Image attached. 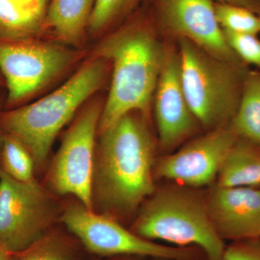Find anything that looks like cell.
Returning <instances> with one entry per match:
<instances>
[{
	"mask_svg": "<svg viewBox=\"0 0 260 260\" xmlns=\"http://www.w3.org/2000/svg\"><path fill=\"white\" fill-rule=\"evenodd\" d=\"M145 119L129 113L100 133L93 191L114 218L135 217L157 187L155 144Z\"/></svg>",
	"mask_w": 260,
	"mask_h": 260,
	"instance_id": "cell-1",
	"label": "cell"
},
{
	"mask_svg": "<svg viewBox=\"0 0 260 260\" xmlns=\"http://www.w3.org/2000/svg\"><path fill=\"white\" fill-rule=\"evenodd\" d=\"M166 49L145 22L129 24L98 47L96 57L112 64L110 90L102 107L100 133L126 114L146 117L161 71Z\"/></svg>",
	"mask_w": 260,
	"mask_h": 260,
	"instance_id": "cell-2",
	"label": "cell"
},
{
	"mask_svg": "<svg viewBox=\"0 0 260 260\" xmlns=\"http://www.w3.org/2000/svg\"><path fill=\"white\" fill-rule=\"evenodd\" d=\"M129 229L152 242L197 246L206 260H224L226 245L210 220L203 189L174 182L157 186L140 207Z\"/></svg>",
	"mask_w": 260,
	"mask_h": 260,
	"instance_id": "cell-3",
	"label": "cell"
},
{
	"mask_svg": "<svg viewBox=\"0 0 260 260\" xmlns=\"http://www.w3.org/2000/svg\"><path fill=\"white\" fill-rule=\"evenodd\" d=\"M106 76V61L93 59L45 97L3 111L0 116L3 133L11 135L27 148L36 166L42 165L63 126L101 88Z\"/></svg>",
	"mask_w": 260,
	"mask_h": 260,
	"instance_id": "cell-4",
	"label": "cell"
},
{
	"mask_svg": "<svg viewBox=\"0 0 260 260\" xmlns=\"http://www.w3.org/2000/svg\"><path fill=\"white\" fill-rule=\"evenodd\" d=\"M183 91L193 115L208 131L229 125L237 112L249 69L220 60L179 39Z\"/></svg>",
	"mask_w": 260,
	"mask_h": 260,
	"instance_id": "cell-5",
	"label": "cell"
},
{
	"mask_svg": "<svg viewBox=\"0 0 260 260\" xmlns=\"http://www.w3.org/2000/svg\"><path fill=\"white\" fill-rule=\"evenodd\" d=\"M61 222L88 252L99 257L139 256L150 259L206 260L197 246L164 245L143 239L116 219L100 215L80 203L64 210Z\"/></svg>",
	"mask_w": 260,
	"mask_h": 260,
	"instance_id": "cell-6",
	"label": "cell"
},
{
	"mask_svg": "<svg viewBox=\"0 0 260 260\" xmlns=\"http://www.w3.org/2000/svg\"><path fill=\"white\" fill-rule=\"evenodd\" d=\"M73 51L32 39L0 40V73L5 81V110L26 104L75 59Z\"/></svg>",
	"mask_w": 260,
	"mask_h": 260,
	"instance_id": "cell-7",
	"label": "cell"
},
{
	"mask_svg": "<svg viewBox=\"0 0 260 260\" xmlns=\"http://www.w3.org/2000/svg\"><path fill=\"white\" fill-rule=\"evenodd\" d=\"M102 107L90 104L78 114L61 142L49 172L51 188L60 194L73 195L93 210L95 139Z\"/></svg>",
	"mask_w": 260,
	"mask_h": 260,
	"instance_id": "cell-8",
	"label": "cell"
},
{
	"mask_svg": "<svg viewBox=\"0 0 260 260\" xmlns=\"http://www.w3.org/2000/svg\"><path fill=\"white\" fill-rule=\"evenodd\" d=\"M55 208L37 181L21 182L0 170V242L25 250L51 229Z\"/></svg>",
	"mask_w": 260,
	"mask_h": 260,
	"instance_id": "cell-9",
	"label": "cell"
},
{
	"mask_svg": "<svg viewBox=\"0 0 260 260\" xmlns=\"http://www.w3.org/2000/svg\"><path fill=\"white\" fill-rule=\"evenodd\" d=\"M238 137L229 126L208 131L177 151L157 158L156 179L203 189L215 184L219 171Z\"/></svg>",
	"mask_w": 260,
	"mask_h": 260,
	"instance_id": "cell-10",
	"label": "cell"
},
{
	"mask_svg": "<svg viewBox=\"0 0 260 260\" xmlns=\"http://www.w3.org/2000/svg\"><path fill=\"white\" fill-rule=\"evenodd\" d=\"M157 18L161 28L178 39L220 60L246 65L228 44L212 0H157Z\"/></svg>",
	"mask_w": 260,
	"mask_h": 260,
	"instance_id": "cell-11",
	"label": "cell"
},
{
	"mask_svg": "<svg viewBox=\"0 0 260 260\" xmlns=\"http://www.w3.org/2000/svg\"><path fill=\"white\" fill-rule=\"evenodd\" d=\"M154 95L159 146L166 155L193 136L200 126L183 91L179 54L172 49H166Z\"/></svg>",
	"mask_w": 260,
	"mask_h": 260,
	"instance_id": "cell-12",
	"label": "cell"
},
{
	"mask_svg": "<svg viewBox=\"0 0 260 260\" xmlns=\"http://www.w3.org/2000/svg\"><path fill=\"white\" fill-rule=\"evenodd\" d=\"M206 204L214 229L232 242L260 237V186H221L206 190Z\"/></svg>",
	"mask_w": 260,
	"mask_h": 260,
	"instance_id": "cell-13",
	"label": "cell"
},
{
	"mask_svg": "<svg viewBox=\"0 0 260 260\" xmlns=\"http://www.w3.org/2000/svg\"><path fill=\"white\" fill-rule=\"evenodd\" d=\"M221 186H260V146L238 138L219 171Z\"/></svg>",
	"mask_w": 260,
	"mask_h": 260,
	"instance_id": "cell-14",
	"label": "cell"
},
{
	"mask_svg": "<svg viewBox=\"0 0 260 260\" xmlns=\"http://www.w3.org/2000/svg\"><path fill=\"white\" fill-rule=\"evenodd\" d=\"M94 0H51L44 23L63 42L75 44L88 27Z\"/></svg>",
	"mask_w": 260,
	"mask_h": 260,
	"instance_id": "cell-15",
	"label": "cell"
},
{
	"mask_svg": "<svg viewBox=\"0 0 260 260\" xmlns=\"http://www.w3.org/2000/svg\"><path fill=\"white\" fill-rule=\"evenodd\" d=\"M228 126L238 138L260 146V71L248 72L237 112Z\"/></svg>",
	"mask_w": 260,
	"mask_h": 260,
	"instance_id": "cell-16",
	"label": "cell"
},
{
	"mask_svg": "<svg viewBox=\"0 0 260 260\" xmlns=\"http://www.w3.org/2000/svg\"><path fill=\"white\" fill-rule=\"evenodd\" d=\"M44 20L20 0H0V40L32 39Z\"/></svg>",
	"mask_w": 260,
	"mask_h": 260,
	"instance_id": "cell-17",
	"label": "cell"
},
{
	"mask_svg": "<svg viewBox=\"0 0 260 260\" xmlns=\"http://www.w3.org/2000/svg\"><path fill=\"white\" fill-rule=\"evenodd\" d=\"M83 251L74 235L50 229L21 251L19 260H83Z\"/></svg>",
	"mask_w": 260,
	"mask_h": 260,
	"instance_id": "cell-18",
	"label": "cell"
},
{
	"mask_svg": "<svg viewBox=\"0 0 260 260\" xmlns=\"http://www.w3.org/2000/svg\"><path fill=\"white\" fill-rule=\"evenodd\" d=\"M36 164L31 154L18 140L3 133L0 143V170L15 180H35Z\"/></svg>",
	"mask_w": 260,
	"mask_h": 260,
	"instance_id": "cell-19",
	"label": "cell"
},
{
	"mask_svg": "<svg viewBox=\"0 0 260 260\" xmlns=\"http://www.w3.org/2000/svg\"><path fill=\"white\" fill-rule=\"evenodd\" d=\"M215 14L224 30L237 34H260V16L251 10L238 5L215 3Z\"/></svg>",
	"mask_w": 260,
	"mask_h": 260,
	"instance_id": "cell-20",
	"label": "cell"
},
{
	"mask_svg": "<svg viewBox=\"0 0 260 260\" xmlns=\"http://www.w3.org/2000/svg\"><path fill=\"white\" fill-rule=\"evenodd\" d=\"M137 0H94L93 10L89 20L90 31H104L116 20L126 14Z\"/></svg>",
	"mask_w": 260,
	"mask_h": 260,
	"instance_id": "cell-21",
	"label": "cell"
},
{
	"mask_svg": "<svg viewBox=\"0 0 260 260\" xmlns=\"http://www.w3.org/2000/svg\"><path fill=\"white\" fill-rule=\"evenodd\" d=\"M228 44L246 66L254 65L260 71V40L257 36L224 30Z\"/></svg>",
	"mask_w": 260,
	"mask_h": 260,
	"instance_id": "cell-22",
	"label": "cell"
},
{
	"mask_svg": "<svg viewBox=\"0 0 260 260\" xmlns=\"http://www.w3.org/2000/svg\"><path fill=\"white\" fill-rule=\"evenodd\" d=\"M224 260H260V237L231 243Z\"/></svg>",
	"mask_w": 260,
	"mask_h": 260,
	"instance_id": "cell-23",
	"label": "cell"
},
{
	"mask_svg": "<svg viewBox=\"0 0 260 260\" xmlns=\"http://www.w3.org/2000/svg\"><path fill=\"white\" fill-rule=\"evenodd\" d=\"M20 1L23 2L31 9L35 10L37 13L45 18L51 0H20Z\"/></svg>",
	"mask_w": 260,
	"mask_h": 260,
	"instance_id": "cell-24",
	"label": "cell"
},
{
	"mask_svg": "<svg viewBox=\"0 0 260 260\" xmlns=\"http://www.w3.org/2000/svg\"><path fill=\"white\" fill-rule=\"evenodd\" d=\"M20 252L10 250L0 242V260H19Z\"/></svg>",
	"mask_w": 260,
	"mask_h": 260,
	"instance_id": "cell-25",
	"label": "cell"
},
{
	"mask_svg": "<svg viewBox=\"0 0 260 260\" xmlns=\"http://www.w3.org/2000/svg\"><path fill=\"white\" fill-rule=\"evenodd\" d=\"M217 1H218V3H225V4L235 5H238V6L244 7V8L251 10V0H217ZM251 11H252V10H251Z\"/></svg>",
	"mask_w": 260,
	"mask_h": 260,
	"instance_id": "cell-26",
	"label": "cell"
},
{
	"mask_svg": "<svg viewBox=\"0 0 260 260\" xmlns=\"http://www.w3.org/2000/svg\"><path fill=\"white\" fill-rule=\"evenodd\" d=\"M6 88L5 85H0V116L2 113L5 110V101H6ZM3 131L0 126V143H1L2 137H3Z\"/></svg>",
	"mask_w": 260,
	"mask_h": 260,
	"instance_id": "cell-27",
	"label": "cell"
},
{
	"mask_svg": "<svg viewBox=\"0 0 260 260\" xmlns=\"http://www.w3.org/2000/svg\"><path fill=\"white\" fill-rule=\"evenodd\" d=\"M101 258L102 259L101 260H147V259H150V258L143 257V256L130 255L114 256Z\"/></svg>",
	"mask_w": 260,
	"mask_h": 260,
	"instance_id": "cell-28",
	"label": "cell"
},
{
	"mask_svg": "<svg viewBox=\"0 0 260 260\" xmlns=\"http://www.w3.org/2000/svg\"><path fill=\"white\" fill-rule=\"evenodd\" d=\"M251 10L260 16V0H251Z\"/></svg>",
	"mask_w": 260,
	"mask_h": 260,
	"instance_id": "cell-29",
	"label": "cell"
},
{
	"mask_svg": "<svg viewBox=\"0 0 260 260\" xmlns=\"http://www.w3.org/2000/svg\"><path fill=\"white\" fill-rule=\"evenodd\" d=\"M0 85H5L4 79H3V76H2L1 73H0Z\"/></svg>",
	"mask_w": 260,
	"mask_h": 260,
	"instance_id": "cell-30",
	"label": "cell"
},
{
	"mask_svg": "<svg viewBox=\"0 0 260 260\" xmlns=\"http://www.w3.org/2000/svg\"><path fill=\"white\" fill-rule=\"evenodd\" d=\"M153 260H174V259H153Z\"/></svg>",
	"mask_w": 260,
	"mask_h": 260,
	"instance_id": "cell-31",
	"label": "cell"
}]
</instances>
